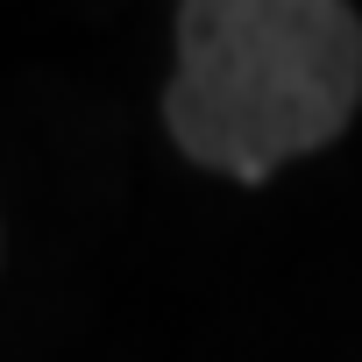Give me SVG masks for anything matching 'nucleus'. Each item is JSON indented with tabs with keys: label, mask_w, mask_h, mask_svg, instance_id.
<instances>
[{
	"label": "nucleus",
	"mask_w": 362,
	"mask_h": 362,
	"mask_svg": "<svg viewBox=\"0 0 362 362\" xmlns=\"http://www.w3.org/2000/svg\"><path fill=\"white\" fill-rule=\"evenodd\" d=\"M362 107V15L341 0H185L163 128L199 170L263 185Z\"/></svg>",
	"instance_id": "f257e3e1"
}]
</instances>
